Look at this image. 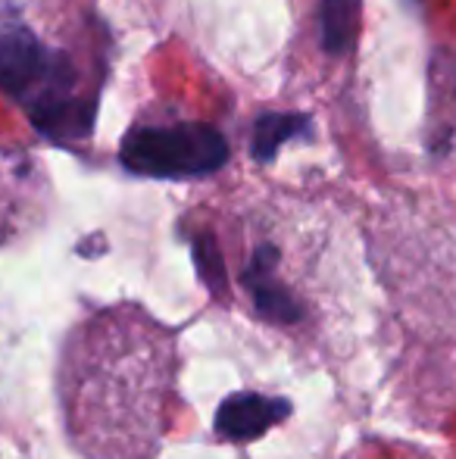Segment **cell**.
Masks as SVG:
<instances>
[{
	"label": "cell",
	"instance_id": "6da1fadb",
	"mask_svg": "<svg viewBox=\"0 0 456 459\" xmlns=\"http://www.w3.org/2000/svg\"><path fill=\"white\" fill-rule=\"evenodd\" d=\"M63 429L85 459H157L178 406V334L138 303L98 309L56 359Z\"/></svg>",
	"mask_w": 456,
	"mask_h": 459
},
{
	"label": "cell",
	"instance_id": "7a4b0ae2",
	"mask_svg": "<svg viewBox=\"0 0 456 459\" xmlns=\"http://www.w3.org/2000/svg\"><path fill=\"white\" fill-rule=\"evenodd\" d=\"M125 169L151 178H197L222 169L228 160V141L203 122L134 128L119 147Z\"/></svg>",
	"mask_w": 456,
	"mask_h": 459
},
{
	"label": "cell",
	"instance_id": "3957f363",
	"mask_svg": "<svg viewBox=\"0 0 456 459\" xmlns=\"http://www.w3.org/2000/svg\"><path fill=\"white\" fill-rule=\"evenodd\" d=\"M56 66H63L60 56H50L38 44V38L22 25H0V88L10 94H25L31 88H41L38 103L47 100V85H69L66 79H56Z\"/></svg>",
	"mask_w": 456,
	"mask_h": 459
},
{
	"label": "cell",
	"instance_id": "277c9868",
	"mask_svg": "<svg viewBox=\"0 0 456 459\" xmlns=\"http://www.w3.org/2000/svg\"><path fill=\"white\" fill-rule=\"evenodd\" d=\"M291 406L279 397H260V394H235L216 412V431L226 441H254L269 425L281 422Z\"/></svg>",
	"mask_w": 456,
	"mask_h": 459
},
{
	"label": "cell",
	"instance_id": "5b68a950",
	"mask_svg": "<svg viewBox=\"0 0 456 459\" xmlns=\"http://www.w3.org/2000/svg\"><path fill=\"white\" fill-rule=\"evenodd\" d=\"M319 25H323V48L329 54H344L357 38L359 0H323Z\"/></svg>",
	"mask_w": 456,
	"mask_h": 459
},
{
	"label": "cell",
	"instance_id": "8992f818",
	"mask_svg": "<svg viewBox=\"0 0 456 459\" xmlns=\"http://www.w3.org/2000/svg\"><path fill=\"white\" fill-rule=\"evenodd\" d=\"M306 128V116L300 113H266L256 119L254 128V157L260 163L275 157V151L281 147V141L294 138Z\"/></svg>",
	"mask_w": 456,
	"mask_h": 459
}]
</instances>
